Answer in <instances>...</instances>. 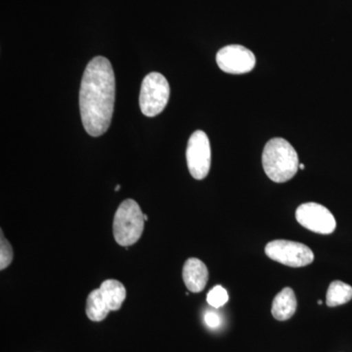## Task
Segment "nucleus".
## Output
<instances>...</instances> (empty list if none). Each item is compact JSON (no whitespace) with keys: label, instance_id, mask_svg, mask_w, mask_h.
<instances>
[{"label":"nucleus","instance_id":"nucleus-1","mask_svg":"<svg viewBox=\"0 0 352 352\" xmlns=\"http://www.w3.org/2000/svg\"><path fill=\"white\" fill-rule=\"evenodd\" d=\"M115 74L111 62L103 56L94 57L82 76L80 110L85 131L94 138L110 127L115 105Z\"/></svg>","mask_w":352,"mask_h":352},{"label":"nucleus","instance_id":"nucleus-2","mask_svg":"<svg viewBox=\"0 0 352 352\" xmlns=\"http://www.w3.org/2000/svg\"><path fill=\"white\" fill-rule=\"evenodd\" d=\"M263 166L266 175L272 182H289L296 175L300 166L298 153L285 139H270L263 149Z\"/></svg>","mask_w":352,"mask_h":352},{"label":"nucleus","instance_id":"nucleus-3","mask_svg":"<svg viewBox=\"0 0 352 352\" xmlns=\"http://www.w3.org/2000/svg\"><path fill=\"white\" fill-rule=\"evenodd\" d=\"M144 214L135 201L127 199L122 201L113 217L116 242L126 248L138 243L144 231Z\"/></svg>","mask_w":352,"mask_h":352},{"label":"nucleus","instance_id":"nucleus-4","mask_svg":"<svg viewBox=\"0 0 352 352\" xmlns=\"http://www.w3.org/2000/svg\"><path fill=\"white\" fill-rule=\"evenodd\" d=\"M126 298V289L117 280H106L100 288L95 289L87 296V315L90 320L101 322L110 311H117Z\"/></svg>","mask_w":352,"mask_h":352},{"label":"nucleus","instance_id":"nucleus-5","mask_svg":"<svg viewBox=\"0 0 352 352\" xmlns=\"http://www.w3.org/2000/svg\"><path fill=\"white\" fill-rule=\"evenodd\" d=\"M170 88L168 80L162 74L150 73L141 85L139 105L141 112L148 118L160 115L170 99Z\"/></svg>","mask_w":352,"mask_h":352},{"label":"nucleus","instance_id":"nucleus-6","mask_svg":"<svg viewBox=\"0 0 352 352\" xmlns=\"http://www.w3.org/2000/svg\"><path fill=\"white\" fill-rule=\"evenodd\" d=\"M268 258L289 267H303L314 263V254L307 245L288 240L271 241L265 247Z\"/></svg>","mask_w":352,"mask_h":352},{"label":"nucleus","instance_id":"nucleus-7","mask_svg":"<svg viewBox=\"0 0 352 352\" xmlns=\"http://www.w3.org/2000/svg\"><path fill=\"white\" fill-rule=\"evenodd\" d=\"M187 166L190 175L197 180L207 177L212 163L210 139L207 134L197 131L189 138L186 150Z\"/></svg>","mask_w":352,"mask_h":352},{"label":"nucleus","instance_id":"nucleus-8","mask_svg":"<svg viewBox=\"0 0 352 352\" xmlns=\"http://www.w3.org/2000/svg\"><path fill=\"white\" fill-rule=\"evenodd\" d=\"M296 219L298 223L312 232L333 233L337 222L327 208L317 203H305L296 208Z\"/></svg>","mask_w":352,"mask_h":352},{"label":"nucleus","instance_id":"nucleus-9","mask_svg":"<svg viewBox=\"0 0 352 352\" xmlns=\"http://www.w3.org/2000/svg\"><path fill=\"white\" fill-rule=\"evenodd\" d=\"M217 65L224 73L243 75L250 73L256 66L254 53L239 44H232L221 48L217 54Z\"/></svg>","mask_w":352,"mask_h":352},{"label":"nucleus","instance_id":"nucleus-10","mask_svg":"<svg viewBox=\"0 0 352 352\" xmlns=\"http://www.w3.org/2000/svg\"><path fill=\"white\" fill-rule=\"evenodd\" d=\"M183 281L192 293H200L207 286L208 270L200 259L191 258L183 266Z\"/></svg>","mask_w":352,"mask_h":352},{"label":"nucleus","instance_id":"nucleus-11","mask_svg":"<svg viewBox=\"0 0 352 352\" xmlns=\"http://www.w3.org/2000/svg\"><path fill=\"white\" fill-rule=\"evenodd\" d=\"M296 310L295 293L291 288H285L280 292L272 303L273 317L279 321H286L292 318Z\"/></svg>","mask_w":352,"mask_h":352},{"label":"nucleus","instance_id":"nucleus-12","mask_svg":"<svg viewBox=\"0 0 352 352\" xmlns=\"http://www.w3.org/2000/svg\"><path fill=\"white\" fill-rule=\"evenodd\" d=\"M352 300V287L342 281H333L329 286L326 302L328 307H335Z\"/></svg>","mask_w":352,"mask_h":352},{"label":"nucleus","instance_id":"nucleus-13","mask_svg":"<svg viewBox=\"0 0 352 352\" xmlns=\"http://www.w3.org/2000/svg\"><path fill=\"white\" fill-rule=\"evenodd\" d=\"M229 296L223 287L215 286L208 292L207 302L212 307L219 308L228 302Z\"/></svg>","mask_w":352,"mask_h":352},{"label":"nucleus","instance_id":"nucleus-14","mask_svg":"<svg viewBox=\"0 0 352 352\" xmlns=\"http://www.w3.org/2000/svg\"><path fill=\"white\" fill-rule=\"evenodd\" d=\"M13 261V250L10 243L4 237L1 230L0 236V270H4Z\"/></svg>","mask_w":352,"mask_h":352},{"label":"nucleus","instance_id":"nucleus-15","mask_svg":"<svg viewBox=\"0 0 352 352\" xmlns=\"http://www.w3.org/2000/svg\"><path fill=\"white\" fill-rule=\"evenodd\" d=\"M206 324L210 328L219 327L220 324V318L219 315L214 314V312L208 311L205 315Z\"/></svg>","mask_w":352,"mask_h":352},{"label":"nucleus","instance_id":"nucleus-16","mask_svg":"<svg viewBox=\"0 0 352 352\" xmlns=\"http://www.w3.org/2000/svg\"><path fill=\"white\" fill-rule=\"evenodd\" d=\"M298 168H300V170H305V166L303 164H300V166H298Z\"/></svg>","mask_w":352,"mask_h":352},{"label":"nucleus","instance_id":"nucleus-17","mask_svg":"<svg viewBox=\"0 0 352 352\" xmlns=\"http://www.w3.org/2000/svg\"><path fill=\"white\" fill-rule=\"evenodd\" d=\"M120 189V185H117V186H116L115 191H119Z\"/></svg>","mask_w":352,"mask_h":352},{"label":"nucleus","instance_id":"nucleus-18","mask_svg":"<svg viewBox=\"0 0 352 352\" xmlns=\"http://www.w3.org/2000/svg\"><path fill=\"white\" fill-rule=\"evenodd\" d=\"M144 219H145V221H147V220H148V217L146 214H144Z\"/></svg>","mask_w":352,"mask_h":352}]
</instances>
